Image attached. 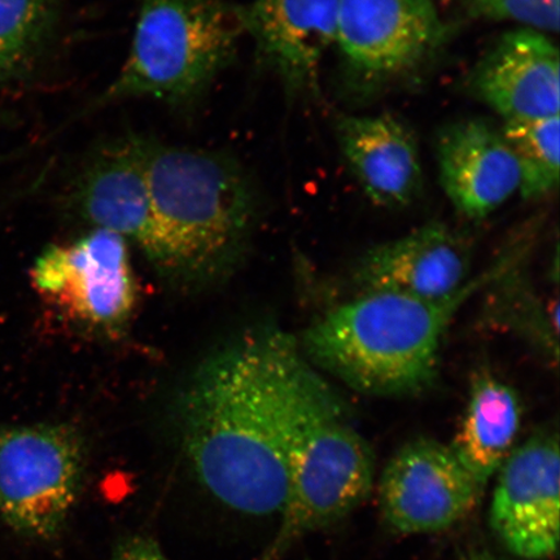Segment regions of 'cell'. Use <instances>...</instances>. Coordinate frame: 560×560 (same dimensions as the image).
Returning <instances> with one entry per match:
<instances>
[{
	"label": "cell",
	"mask_w": 560,
	"mask_h": 560,
	"mask_svg": "<svg viewBox=\"0 0 560 560\" xmlns=\"http://www.w3.org/2000/svg\"><path fill=\"white\" fill-rule=\"evenodd\" d=\"M128 244L110 231L91 229L73 243L51 245L33 266L35 290L86 326H121L136 305Z\"/></svg>",
	"instance_id": "ba28073f"
},
{
	"label": "cell",
	"mask_w": 560,
	"mask_h": 560,
	"mask_svg": "<svg viewBox=\"0 0 560 560\" xmlns=\"http://www.w3.org/2000/svg\"><path fill=\"white\" fill-rule=\"evenodd\" d=\"M482 487L450 445L420 438L388 460L380 481V508L400 535L438 534L471 513Z\"/></svg>",
	"instance_id": "9c48e42d"
},
{
	"label": "cell",
	"mask_w": 560,
	"mask_h": 560,
	"mask_svg": "<svg viewBox=\"0 0 560 560\" xmlns=\"http://www.w3.org/2000/svg\"><path fill=\"white\" fill-rule=\"evenodd\" d=\"M336 137L350 171L374 206L405 208L423 190V167L415 135L396 117L342 116Z\"/></svg>",
	"instance_id": "2e32d148"
},
{
	"label": "cell",
	"mask_w": 560,
	"mask_h": 560,
	"mask_svg": "<svg viewBox=\"0 0 560 560\" xmlns=\"http://www.w3.org/2000/svg\"><path fill=\"white\" fill-rule=\"evenodd\" d=\"M68 200L91 229L135 242L150 260L153 219L143 136L128 135L96 145L74 172Z\"/></svg>",
	"instance_id": "8fae6325"
},
{
	"label": "cell",
	"mask_w": 560,
	"mask_h": 560,
	"mask_svg": "<svg viewBox=\"0 0 560 560\" xmlns=\"http://www.w3.org/2000/svg\"><path fill=\"white\" fill-rule=\"evenodd\" d=\"M559 48L548 34L509 32L476 62L467 79L470 93L505 122L559 116Z\"/></svg>",
	"instance_id": "4fadbf2b"
},
{
	"label": "cell",
	"mask_w": 560,
	"mask_h": 560,
	"mask_svg": "<svg viewBox=\"0 0 560 560\" xmlns=\"http://www.w3.org/2000/svg\"><path fill=\"white\" fill-rule=\"evenodd\" d=\"M464 560H497L490 552L486 550H474L468 552Z\"/></svg>",
	"instance_id": "603a6c76"
},
{
	"label": "cell",
	"mask_w": 560,
	"mask_h": 560,
	"mask_svg": "<svg viewBox=\"0 0 560 560\" xmlns=\"http://www.w3.org/2000/svg\"><path fill=\"white\" fill-rule=\"evenodd\" d=\"M522 418L521 397L510 384L488 371L474 377L464 417L450 446L482 487L514 451Z\"/></svg>",
	"instance_id": "e0dca14e"
},
{
	"label": "cell",
	"mask_w": 560,
	"mask_h": 560,
	"mask_svg": "<svg viewBox=\"0 0 560 560\" xmlns=\"http://www.w3.org/2000/svg\"><path fill=\"white\" fill-rule=\"evenodd\" d=\"M153 252L167 277L199 284L226 275L247 247L258 212L254 180L228 152L144 137Z\"/></svg>",
	"instance_id": "3957f363"
},
{
	"label": "cell",
	"mask_w": 560,
	"mask_h": 560,
	"mask_svg": "<svg viewBox=\"0 0 560 560\" xmlns=\"http://www.w3.org/2000/svg\"><path fill=\"white\" fill-rule=\"evenodd\" d=\"M471 268L472 249L466 237L444 223L431 222L369 249L353 279L361 293L443 299L471 279Z\"/></svg>",
	"instance_id": "5bb4252c"
},
{
	"label": "cell",
	"mask_w": 560,
	"mask_h": 560,
	"mask_svg": "<svg viewBox=\"0 0 560 560\" xmlns=\"http://www.w3.org/2000/svg\"><path fill=\"white\" fill-rule=\"evenodd\" d=\"M472 16L493 21H514L524 30L559 32L560 0H465Z\"/></svg>",
	"instance_id": "ffe728a7"
},
{
	"label": "cell",
	"mask_w": 560,
	"mask_h": 560,
	"mask_svg": "<svg viewBox=\"0 0 560 560\" xmlns=\"http://www.w3.org/2000/svg\"><path fill=\"white\" fill-rule=\"evenodd\" d=\"M440 184L460 214L482 220L521 188L513 150L501 129L480 118L447 125L436 142Z\"/></svg>",
	"instance_id": "9a60e30c"
},
{
	"label": "cell",
	"mask_w": 560,
	"mask_h": 560,
	"mask_svg": "<svg viewBox=\"0 0 560 560\" xmlns=\"http://www.w3.org/2000/svg\"><path fill=\"white\" fill-rule=\"evenodd\" d=\"M293 342L256 332L209 357L177 402L188 464L210 495L245 515L280 514L290 489L285 359Z\"/></svg>",
	"instance_id": "6da1fadb"
},
{
	"label": "cell",
	"mask_w": 560,
	"mask_h": 560,
	"mask_svg": "<svg viewBox=\"0 0 560 560\" xmlns=\"http://www.w3.org/2000/svg\"><path fill=\"white\" fill-rule=\"evenodd\" d=\"M446 34L433 0H340L335 46L353 85L374 90L423 67Z\"/></svg>",
	"instance_id": "52a82bcc"
},
{
	"label": "cell",
	"mask_w": 560,
	"mask_h": 560,
	"mask_svg": "<svg viewBox=\"0 0 560 560\" xmlns=\"http://www.w3.org/2000/svg\"><path fill=\"white\" fill-rule=\"evenodd\" d=\"M72 427L0 429V516L18 534L52 540L72 514L82 487L85 452Z\"/></svg>",
	"instance_id": "8992f818"
},
{
	"label": "cell",
	"mask_w": 560,
	"mask_h": 560,
	"mask_svg": "<svg viewBox=\"0 0 560 560\" xmlns=\"http://www.w3.org/2000/svg\"><path fill=\"white\" fill-rule=\"evenodd\" d=\"M515 243L478 277L443 299L360 293L322 315L303 334L301 353L361 394L417 395L435 381L446 328L468 300L516 268L534 236Z\"/></svg>",
	"instance_id": "7a4b0ae2"
},
{
	"label": "cell",
	"mask_w": 560,
	"mask_h": 560,
	"mask_svg": "<svg viewBox=\"0 0 560 560\" xmlns=\"http://www.w3.org/2000/svg\"><path fill=\"white\" fill-rule=\"evenodd\" d=\"M340 0H252L241 5L258 66L290 97L317 94L322 61L335 46Z\"/></svg>",
	"instance_id": "7c38bea8"
},
{
	"label": "cell",
	"mask_w": 560,
	"mask_h": 560,
	"mask_svg": "<svg viewBox=\"0 0 560 560\" xmlns=\"http://www.w3.org/2000/svg\"><path fill=\"white\" fill-rule=\"evenodd\" d=\"M489 312L493 324L509 328L540 350L545 359L558 362L559 303L544 301L527 280L517 275V266L493 283Z\"/></svg>",
	"instance_id": "ac0fdd59"
},
{
	"label": "cell",
	"mask_w": 560,
	"mask_h": 560,
	"mask_svg": "<svg viewBox=\"0 0 560 560\" xmlns=\"http://www.w3.org/2000/svg\"><path fill=\"white\" fill-rule=\"evenodd\" d=\"M26 69L12 56L0 52V83L9 82L23 75Z\"/></svg>",
	"instance_id": "7402d4cb"
},
{
	"label": "cell",
	"mask_w": 560,
	"mask_h": 560,
	"mask_svg": "<svg viewBox=\"0 0 560 560\" xmlns=\"http://www.w3.org/2000/svg\"><path fill=\"white\" fill-rule=\"evenodd\" d=\"M110 560H172L151 537L132 535L115 546Z\"/></svg>",
	"instance_id": "44dd1931"
},
{
	"label": "cell",
	"mask_w": 560,
	"mask_h": 560,
	"mask_svg": "<svg viewBox=\"0 0 560 560\" xmlns=\"http://www.w3.org/2000/svg\"><path fill=\"white\" fill-rule=\"evenodd\" d=\"M490 527L524 560H546L559 548L560 453L557 432L540 431L514 447L499 470Z\"/></svg>",
	"instance_id": "30bf717a"
},
{
	"label": "cell",
	"mask_w": 560,
	"mask_h": 560,
	"mask_svg": "<svg viewBox=\"0 0 560 560\" xmlns=\"http://www.w3.org/2000/svg\"><path fill=\"white\" fill-rule=\"evenodd\" d=\"M559 128V116L545 120L505 122L501 128L520 166V192L524 200H541L557 190Z\"/></svg>",
	"instance_id": "d6986e66"
},
{
	"label": "cell",
	"mask_w": 560,
	"mask_h": 560,
	"mask_svg": "<svg viewBox=\"0 0 560 560\" xmlns=\"http://www.w3.org/2000/svg\"><path fill=\"white\" fill-rule=\"evenodd\" d=\"M290 489L279 528L257 560H282L300 540L353 513L373 492L375 457L347 406L299 347L285 361Z\"/></svg>",
	"instance_id": "277c9868"
},
{
	"label": "cell",
	"mask_w": 560,
	"mask_h": 560,
	"mask_svg": "<svg viewBox=\"0 0 560 560\" xmlns=\"http://www.w3.org/2000/svg\"><path fill=\"white\" fill-rule=\"evenodd\" d=\"M135 37L115 81L82 112L136 97L190 108L233 62L244 25L228 0H137Z\"/></svg>",
	"instance_id": "5b68a950"
}]
</instances>
